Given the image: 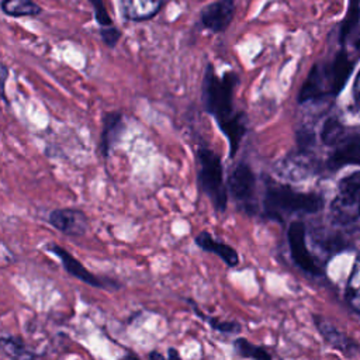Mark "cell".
<instances>
[{
  "mask_svg": "<svg viewBox=\"0 0 360 360\" xmlns=\"http://www.w3.org/2000/svg\"><path fill=\"white\" fill-rule=\"evenodd\" d=\"M322 207V198L315 193H301L287 184L271 179L264 180L262 217L283 222L291 214L316 212Z\"/></svg>",
  "mask_w": 360,
  "mask_h": 360,
  "instance_id": "1",
  "label": "cell"
},
{
  "mask_svg": "<svg viewBox=\"0 0 360 360\" xmlns=\"http://www.w3.org/2000/svg\"><path fill=\"white\" fill-rule=\"evenodd\" d=\"M238 83L239 77L235 72L228 70L218 76L214 66L211 63L207 65L201 84L202 107L215 118L218 127L224 125L238 112L233 110V94Z\"/></svg>",
  "mask_w": 360,
  "mask_h": 360,
  "instance_id": "2",
  "label": "cell"
},
{
  "mask_svg": "<svg viewBox=\"0 0 360 360\" xmlns=\"http://www.w3.org/2000/svg\"><path fill=\"white\" fill-rule=\"evenodd\" d=\"M195 160L197 183L200 191L210 198L217 212H225L229 191L224 180V166L221 156L215 150L200 145L195 152Z\"/></svg>",
  "mask_w": 360,
  "mask_h": 360,
  "instance_id": "3",
  "label": "cell"
},
{
  "mask_svg": "<svg viewBox=\"0 0 360 360\" xmlns=\"http://www.w3.org/2000/svg\"><path fill=\"white\" fill-rule=\"evenodd\" d=\"M226 186L232 198L238 201V204H240L245 212L253 215L257 211L255 202L257 179L249 163L240 160L233 165L228 174Z\"/></svg>",
  "mask_w": 360,
  "mask_h": 360,
  "instance_id": "4",
  "label": "cell"
},
{
  "mask_svg": "<svg viewBox=\"0 0 360 360\" xmlns=\"http://www.w3.org/2000/svg\"><path fill=\"white\" fill-rule=\"evenodd\" d=\"M45 249L48 252H51L52 255H55L60 260V264L63 266L65 271L68 274H70L72 277L77 278L79 281H83V283L91 285V287H96V288H108V290L120 288V284H114L112 280H104V278L90 273L70 252H68L60 245L46 243Z\"/></svg>",
  "mask_w": 360,
  "mask_h": 360,
  "instance_id": "5",
  "label": "cell"
},
{
  "mask_svg": "<svg viewBox=\"0 0 360 360\" xmlns=\"http://www.w3.org/2000/svg\"><path fill=\"white\" fill-rule=\"evenodd\" d=\"M287 240L294 263L309 274H319V267L307 246V229L304 222L292 221L288 225Z\"/></svg>",
  "mask_w": 360,
  "mask_h": 360,
  "instance_id": "6",
  "label": "cell"
},
{
  "mask_svg": "<svg viewBox=\"0 0 360 360\" xmlns=\"http://www.w3.org/2000/svg\"><path fill=\"white\" fill-rule=\"evenodd\" d=\"M48 222L68 236H83L89 231V218L79 208H56L48 215Z\"/></svg>",
  "mask_w": 360,
  "mask_h": 360,
  "instance_id": "7",
  "label": "cell"
},
{
  "mask_svg": "<svg viewBox=\"0 0 360 360\" xmlns=\"http://www.w3.org/2000/svg\"><path fill=\"white\" fill-rule=\"evenodd\" d=\"M235 15V1L233 0H217L207 4L200 11V21L204 28L212 32L225 31L232 22Z\"/></svg>",
  "mask_w": 360,
  "mask_h": 360,
  "instance_id": "8",
  "label": "cell"
},
{
  "mask_svg": "<svg viewBox=\"0 0 360 360\" xmlns=\"http://www.w3.org/2000/svg\"><path fill=\"white\" fill-rule=\"evenodd\" d=\"M125 129V122L120 111H107L101 117V132L98 149L103 158H108L111 149L120 142Z\"/></svg>",
  "mask_w": 360,
  "mask_h": 360,
  "instance_id": "9",
  "label": "cell"
},
{
  "mask_svg": "<svg viewBox=\"0 0 360 360\" xmlns=\"http://www.w3.org/2000/svg\"><path fill=\"white\" fill-rule=\"evenodd\" d=\"M194 242L201 250L217 255L228 267H236L239 264L238 252L231 245H228V243L217 239L215 236H212L208 231L200 232L194 238Z\"/></svg>",
  "mask_w": 360,
  "mask_h": 360,
  "instance_id": "10",
  "label": "cell"
},
{
  "mask_svg": "<svg viewBox=\"0 0 360 360\" xmlns=\"http://www.w3.org/2000/svg\"><path fill=\"white\" fill-rule=\"evenodd\" d=\"M163 0H121V10L129 21H146L155 17Z\"/></svg>",
  "mask_w": 360,
  "mask_h": 360,
  "instance_id": "11",
  "label": "cell"
},
{
  "mask_svg": "<svg viewBox=\"0 0 360 360\" xmlns=\"http://www.w3.org/2000/svg\"><path fill=\"white\" fill-rule=\"evenodd\" d=\"M221 132L225 135L229 143V156L235 158L240 142L248 131V117L245 112L238 111L229 121H226L224 125L218 127Z\"/></svg>",
  "mask_w": 360,
  "mask_h": 360,
  "instance_id": "12",
  "label": "cell"
},
{
  "mask_svg": "<svg viewBox=\"0 0 360 360\" xmlns=\"http://www.w3.org/2000/svg\"><path fill=\"white\" fill-rule=\"evenodd\" d=\"M336 145L338 146L329 159V165L332 167H339L347 163L360 165V139L359 138H352V139L342 138Z\"/></svg>",
  "mask_w": 360,
  "mask_h": 360,
  "instance_id": "13",
  "label": "cell"
},
{
  "mask_svg": "<svg viewBox=\"0 0 360 360\" xmlns=\"http://www.w3.org/2000/svg\"><path fill=\"white\" fill-rule=\"evenodd\" d=\"M1 10L10 17H35L42 8L34 0H3Z\"/></svg>",
  "mask_w": 360,
  "mask_h": 360,
  "instance_id": "14",
  "label": "cell"
},
{
  "mask_svg": "<svg viewBox=\"0 0 360 360\" xmlns=\"http://www.w3.org/2000/svg\"><path fill=\"white\" fill-rule=\"evenodd\" d=\"M1 349L4 353H7L10 357H18V359H31L35 357V353L30 350V347L24 343V340L14 335L3 333L0 338Z\"/></svg>",
  "mask_w": 360,
  "mask_h": 360,
  "instance_id": "15",
  "label": "cell"
},
{
  "mask_svg": "<svg viewBox=\"0 0 360 360\" xmlns=\"http://www.w3.org/2000/svg\"><path fill=\"white\" fill-rule=\"evenodd\" d=\"M233 347L238 352V354L242 357L256 359V360H270L273 357V354L267 349H264L263 346L255 345L245 338H236L233 342Z\"/></svg>",
  "mask_w": 360,
  "mask_h": 360,
  "instance_id": "16",
  "label": "cell"
},
{
  "mask_svg": "<svg viewBox=\"0 0 360 360\" xmlns=\"http://www.w3.org/2000/svg\"><path fill=\"white\" fill-rule=\"evenodd\" d=\"M190 302H191V301H190ZM191 304H193L194 312H195L201 319H204L215 332H218V333H221V335H236V333H239V332L242 330L239 322H236V321H222V319H219V318H217V316H208L207 314L201 312V311L195 307L194 302H191Z\"/></svg>",
  "mask_w": 360,
  "mask_h": 360,
  "instance_id": "17",
  "label": "cell"
},
{
  "mask_svg": "<svg viewBox=\"0 0 360 360\" xmlns=\"http://www.w3.org/2000/svg\"><path fill=\"white\" fill-rule=\"evenodd\" d=\"M347 300L349 304L360 314V256L356 260L347 283Z\"/></svg>",
  "mask_w": 360,
  "mask_h": 360,
  "instance_id": "18",
  "label": "cell"
},
{
  "mask_svg": "<svg viewBox=\"0 0 360 360\" xmlns=\"http://www.w3.org/2000/svg\"><path fill=\"white\" fill-rule=\"evenodd\" d=\"M339 194L360 202V172L352 173L340 180Z\"/></svg>",
  "mask_w": 360,
  "mask_h": 360,
  "instance_id": "19",
  "label": "cell"
},
{
  "mask_svg": "<svg viewBox=\"0 0 360 360\" xmlns=\"http://www.w3.org/2000/svg\"><path fill=\"white\" fill-rule=\"evenodd\" d=\"M321 138H322L323 143H326V145H336L343 138V129H342L340 124L332 118L328 120L323 124Z\"/></svg>",
  "mask_w": 360,
  "mask_h": 360,
  "instance_id": "20",
  "label": "cell"
},
{
  "mask_svg": "<svg viewBox=\"0 0 360 360\" xmlns=\"http://www.w3.org/2000/svg\"><path fill=\"white\" fill-rule=\"evenodd\" d=\"M89 1H90V4H91L93 8H94L96 21H97L101 27L112 25V20H111V17H110L108 13H107L103 0H89Z\"/></svg>",
  "mask_w": 360,
  "mask_h": 360,
  "instance_id": "21",
  "label": "cell"
},
{
  "mask_svg": "<svg viewBox=\"0 0 360 360\" xmlns=\"http://www.w3.org/2000/svg\"><path fill=\"white\" fill-rule=\"evenodd\" d=\"M100 35H101V39H103V42L108 46V48H114L117 44H118V41L121 39V31L117 28V27H114V25H108V27H103L101 30H100Z\"/></svg>",
  "mask_w": 360,
  "mask_h": 360,
  "instance_id": "22",
  "label": "cell"
},
{
  "mask_svg": "<svg viewBox=\"0 0 360 360\" xmlns=\"http://www.w3.org/2000/svg\"><path fill=\"white\" fill-rule=\"evenodd\" d=\"M353 96H354V100H356V104L360 107V72L356 77V82H354V87H353Z\"/></svg>",
  "mask_w": 360,
  "mask_h": 360,
  "instance_id": "23",
  "label": "cell"
},
{
  "mask_svg": "<svg viewBox=\"0 0 360 360\" xmlns=\"http://www.w3.org/2000/svg\"><path fill=\"white\" fill-rule=\"evenodd\" d=\"M167 357H169V359H179V357H180V353H179L174 347H170V349L167 350Z\"/></svg>",
  "mask_w": 360,
  "mask_h": 360,
  "instance_id": "24",
  "label": "cell"
},
{
  "mask_svg": "<svg viewBox=\"0 0 360 360\" xmlns=\"http://www.w3.org/2000/svg\"><path fill=\"white\" fill-rule=\"evenodd\" d=\"M165 356L162 353H159L158 350H152L148 353V359H163Z\"/></svg>",
  "mask_w": 360,
  "mask_h": 360,
  "instance_id": "25",
  "label": "cell"
}]
</instances>
